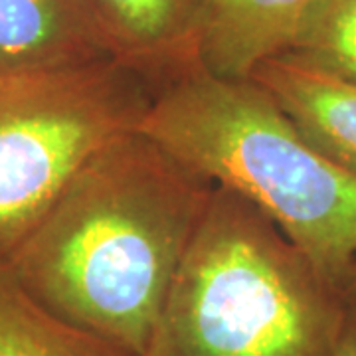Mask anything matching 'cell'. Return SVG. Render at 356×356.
<instances>
[{"instance_id": "obj_10", "label": "cell", "mask_w": 356, "mask_h": 356, "mask_svg": "<svg viewBox=\"0 0 356 356\" xmlns=\"http://www.w3.org/2000/svg\"><path fill=\"white\" fill-rule=\"evenodd\" d=\"M285 56L356 86V0H318Z\"/></svg>"}, {"instance_id": "obj_4", "label": "cell", "mask_w": 356, "mask_h": 356, "mask_svg": "<svg viewBox=\"0 0 356 356\" xmlns=\"http://www.w3.org/2000/svg\"><path fill=\"white\" fill-rule=\"evenodd\" d=\"M154 91L115 58L0 76V266L95 154L139 127Z\"/></svg>"}, {"instance_id": "obj_5", "label": "cell", "mask_w": 356, "mask_h": 356, "mask_svg": "<svg viewBox=\"0 0 356 356\" xmlns=\"http://www.w3.org/2000/svg\"><path fill=\"white\" fill-rule=\"evenodd\" d=\"M117 62L154 89L200 64L204 0H89Z\"/></svg>"}, {"instance_id": "obj_13", "label": "cell", "mask_w": 356, "mask_h": 356, "mask_svg": "<svg viewBox=\"0 0 356 356\" xmlns=\"http://www.w3.org/2000/svg\"><path fill=\"white\" fill-rule=\"evenodd\" d=\"M353 301H355V303H356V297H355V299H353Z\"/></svg>"}, {"instance_id": "obj_9", "label": "cell", "mask_w": 356, "mask_h": 356, "mask_svg": "<svg viewBox=\"0 0 356 356\" xmlns=\"http://www.w3.org/2000/svg\"><path fill=\"white\" fill-rule=\"evenodd\" d=\"M0 356H135L54 315L0 266Z\"/></svg>"}, {"instance_id": "obj_8", "label": "cell", "mask_w": 356, "mask_h": 356, "mask_svg": "<svg viewBox=\"0 0 356 356\" xmlns=\"http://www.w3.org/2000/svg\"><path fill=\"white\" fill-rule=\"evenodd\" d=\"M250 79L277 102L317 151L356 177V86L289 56L271 58Z\"/></svg>"}, {"instance_id": "obj_2", "label": "cell", "mask_w": 356, "mask_h": 356, "mask_svg": "<svg viewBox=\"0 0 356 356\" xmlns=\"http://www.w3.org/2000/svg\"><path fill=\"white\" fill-rule=\"evenodd\" d=\"M137 129L254 204L346 293L356 267V177L317 151L259 83L194 65L156 88Z\"/></svg>"}, {"instance_id": "obj_12", "label": "cell", "mask_w": 356, "mask_h": 356, "mask_svg": "<svg viewBox=\"0 0 356 356\" xmlns=\"http://www.w3.org/2000/svg\"><path fill=\"white\" fill-rule=\"evenodd\" d=\"M346 295H348L350 299H355L356 297V267L353 269V273H350V277H348V283H346Z\"/></svg>"}, {"instance_id": "obj_3", "label": "cell", "mask_w": 356, "mask_h": 356, "mask_svg": "<svg viewBox=\"0 0 356 356\" xmlns=\"http://www.w3.org/2000/svg\"><path fill=\"white\" fill-rule=\"evenodd\" d=\"M350 303L254 204L214 184L145 356H337Z\"/></svg>"}, {"instance_id": "obj_6", "label": "cell", "mask_w": 356, "mask_h": 356, "mask_svg": "<svg viewBox=\"0 0 356 356\" xmlns=\"http://www.w3.org/2000/svg\"><path fill=\"white\" fill-rule=\"evenodd\" d=\"M113 58L89 0H0V76Z\"/></svg>"}, {"instance_id": "obj_7", "label": "cell", "mask_w": 356, "mask_h": 356, "mask_svg": "<svg viewBox=\"0 0 356 356\" xmlns=\"http://www.w3.org/2000/svg\"><path fill=\"white\" fill-rule=\"evenodd\" d=\"M318 0H204L200 64L222 79H250L289 54Z\"/></svg>"}, {"instance_id": "obj_11", "label": "cell", "mask_w": 356, "mask_h": 356, "mask_svg": "<svg viewBox=\"0 0 356 356\" xmlns=\"http://www.w3.org/2000/svg\"><path fill=\"white\" fill-rule=\"evenodd\" d=\"M337 356H356V303H350V311L344 323V329L339 339Z\"/></svg>"}, {"instance_id": "obj_1", "label": "cell", "mask_w": 356, "mask_h": 356, "mask_svg": "<svg viewBox=\"0 0 356 356\" xmlns=\"http://www.w3.org/2000/svg\"><path fill=\"white\" fill-rule=\"evenodd\" d=\"M212 188L129 131L83 166L6 267L65 323L145 356Z\"/></svg>"}]
</instances>
